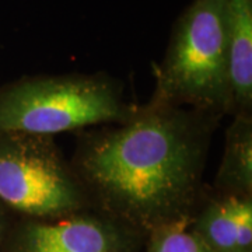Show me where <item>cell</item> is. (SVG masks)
Instances as JSON below:
<instances>
[{
    "label": "cell",
    "mask_w": 252,
    "mask_h": 252,
    "mask_svg": "<svg viewBox=\"0 0 252 252\" xmlns=\"http://www.w3.org/2000/svg\"><path fill=\"white\" fill-rule=\"evenodd\" d=\"M136 104L105 73L24 76L0 86V136L55 137L93 126L121 124Z\"/></svg>",
    "instance_id": "2"
},
{
    "label": "cell",
    "mask_w": 252,
    "mask_h": 252,
    "mask_svg": "<svg viewBox=\"0 0 252 252\" xmlns=\"http://www.w3.org/2000/svg\"><path fill=\"white\" fill-rule=\"evenodd\" d=\"M144 252L212 251L190 228V217H184L149 231Z\"/></svg>",
    "instance_id": "9"
},
{
    "label": "cell",
    "mask_w": 252,
    "mask_h": 252,
    "mask_svg": "<svg viewBox=\"0 0 252 252\" xmlns=\"http://www.w3.org/2000/svg\"><path fill=\"white\" fill-rule=\"evenodd\" d=\"M153 72L150 99L221 119L230 115L227 0H193L177 20Z\"/></svg>",
    "instance_id": "3"
},
{
    "label": "cell",
    "mask_w": 252,
    "mask_h": 252,
    "mask_svg": "<svg viewBox=\"0 0 252 252\" xmlns=\"http://www.w3.org/2000/svg\"><path fill=\"white\" fill-rule=\"evenodd\" d=\"M13 216H14V213L0 202V252L3 250L13 227L16 224L13 221Z\"/></svg>",
    "instance_id": "10"
},
{
    "label": "cell",
    "mask_w": 252,
    "mask_h": 252,
    "mask_svg": "<svg viewBox=\"0 0 252 252\" xmlns=\"http://www.w3.org/2000/svg\"><path fill=\"white\" fill-rule=\"evenodd\" d=\"M190 228L212 252H252V196L203 193Z\"/></svg>",
    "instance_id": "6"
},
{
    "label": "cell",
    "mask_w": 252,
    "mask_h": 252,
    "mask_svg": "<svg viewBox=\"0 0 252 252\" xmlns=\"http://www.w3.org/2000/svg\"><path fill=\"white\" fill-rule=\"evenodd\" d=\"M139 233L93 207L56 219H21L1 252H137Z\"/></svg>",
    "instance_id": "5"
},
{
    "label": "cell",
    "mask_w": 252,
    "mask_h": 252,
    "mask_svg": "<svg viewBox=\"0 0 252 252\" xmlns=\"http://www.w3.org/2000/svg\"><path fill=\"white\" fill-rule=\"evenodd\" d=\"M0 202L21 219H56L93 209L55 137L0 136Z\"/></svg>",
    "instance_id": "4"
},
{
    "label": "cell",
    "mask_w": 252,
    "mask_h": 252,
    "mask_svg": "<svg viewBox=\"0 0 252 252\" xmlns=\"http://www.w3.org/2000/svg\"><path fill=\"white\" fill-rule=\"evenodd\" d=\"M220 121L149 99L121 124L81 130L70 162L93 206L147 234L195 212Z\"/></svg>",
    "instance_id": "1"
},
{
    "label": "cell",
    "mask_w": 252,
    "mask_h": 252,
    "mask_svg": "<svg viewBox=\"0 0 252 252\" xmlns=\"http://www.w3.org/2000/svg\"><path fill=\"white\" fill-rule=\"evenodd\" d=\"M233 115H252V0H227Z\"/></svg>",
    "instance_id": "7"
},
{
    "label": "cell",
    "mask_w": 252,
    "mask_h": 252,
    "mask_svg": "<svg viewBox=\"0 0 252 252\" xmlns=\"http://www.w3.org/2000/svg\"><path fill=\"white\" fill-rule=\"evenodd\" d=\"M212 190L252 196V115H233Z\"/></svg>",
    "instance_id": "8"
}]
</instances>
